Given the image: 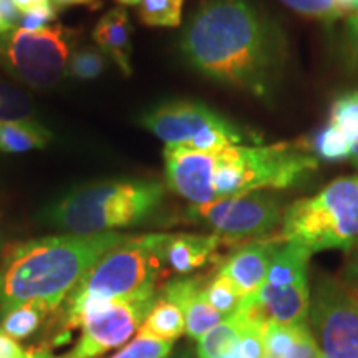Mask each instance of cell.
<instances>
[{"label":"cell","mask_w":358,"mask_h":358,"mask_svg":"<svg viewBox=\"0 0 358 358\" xmlns=\"http://www.w3.org/2000/svg\"><path fill=\"white\" fill-rule=\"evenodd\" d=\"M204 77L254 96H266L282 65L279 32L249 0H203L179 42Z\"/></svg>","instance_id":"6da1fadb"},{"label":"cell","mask_w":358,"mask_h":358,"mask_svg":"<svg viewBox=\"0 0 358 358\" xmlns=\"http://www.w3.org/2000/svg\"><path fill=\"white\" fill-rule=\"evenodd\" d=\"M124 237L120 232H66L10 245L0 257V313L34 301L57 310L98 259Z\"/></svg>","instance_id":"7a4b0ae2"},{"label":"cell","mask_w":358,"mask_h":358,"mask_svg":"<svg viewBox=\"0 0 358 358\" xmlns=\"http://www.w3.org/2000/svg\"><path fill=\"white\" fill-rule=\"evenodd\" d=\"M164 187L146 179L88 182L48 206L43 221L69 234L95 236L136 226L159 208Z\"/></svg>","instance_id":"3957f363"},{"label":"cell","mask_w":358,"mask_h":358,"mask_svg":"<svg viewBox=\"0 0 358 358\" xmlns=\"http://www.w3.org/2000/svg\"><path fill=\"white\" fill-rule=\"evenodd\" d=\"M317 166L315 156L295 143L234 145L214 153V196L217 201L257 191L287 189L303 181Z\"/></svg>","instance_id":"277c9868"},{"label":"cell","mask_w":358,"mask_h":358,"mask_svg":"<svg viewBox=\"0 0 358 358\" xmlns=\"http://www.w3.org/2000/svg\"><path fill=\"white\" fill-rule=\"evenodd\" d=\"M282 239L308 254L358 248V174L338 178L284 211Z\"/></svg>","instance_id":"5b68a950"},{"label":"cell","mask_w":358,"mask_h":358,"mask_svg":"<svg viewBox=\"0 0 358 358\" xmlns=\"http://www.w3.org/2000/svg\"><path fill=\"white\" fill-rule=\"evenodd\" d=\"M169 234L127 236L98 259L70 295L123 299L156 294L164 272V248Z\"/></svg>","instance_id":"8992f818"},{"label":"cell","mask_w":358,"mask_h":358,"mask_svg":"<svg viewBox=\"0 0 358 358\" xmlns=\"http://www.w3.org/2000/svg\"><path fill=\"white\" fill-rule=\"evenodd\" d=\"M158 295L145 294L123 299L70 295L65 327H82L77 345L64 358H96L127 345L140 330Z\"/></svg>","instance_id":"52a82bcc"},{"label":"cell","mask_w":358,"mask_h":358,"mask_svg":"<svg viewBox=\"0 0 358 358\" xmlns=\"http://www.w3.org/2000/svg\"><path fill=\"white\" fill-rule=\"evenodd\" d=\"M78 32L62 24L0 37V65L32 88H50L64 78Z\"/></svg>","instance_id":"ba28073f"},{"label":"cell","mask_w":358,"mask_h":358,"mask_svg":"<svg viewBox=\"0 0 358 358\" xmlns=\"http://www.w3.org/2000/svg\"><path fill=\"white\" fill-rule=\"evenodd\" d=\"M186 216L209 226L227 245H234L271 236L282 224L284 211L275 194L257 191L208 204H191Z\"/></svg>","instance_id":"9c48e42d"},{"label":"cell","mask_w":358,"mask_h":358,"mask_svg":"<svg viewBox=\"0 0 358 358\" xmlns=\"http://www.w3.org/2000/svg\"><path fill=\"white\" fill-rule=\"evenodd\" d=\"M308 322L322 358H358V306L337 277L317 275Z\"/></svg>","instance_id":"30bf717a"},{"label":"cell","mask_w":358,"mask_h":358,"mask_svg":"<svg viewBox=\"0 0 358 358\" xmlns=\"http://www.w3.org/2000/svg\"><path fill=\"white\" fill-rule=\"evenodd\" d=\"M141 124L166 145L191 148L208 131L227 127L231 122L204 103L171 101L148 111Z\"/></svg>","instance_id":"8fae6325"},{"label":"cell","mask_w":358,"mask_h":358,"mask_svg":"<svg viewBox=\"0 0 358 358\" xmlns=\"http://www.w3.org/2000/svg\"><path fill=\"white\" fill-rule=\"evenodd\" d=\"M164 174L169 189L191 204L216 201L213 189L214 153H203L181 145H166Z\"/></svg>","instance_id":"7c38bea8"},{"label":"cell","mask_w":358,"mask_h":358,"mask_svg":"<svg viewBox=\"0 0 358 358\" xmlns=\"http://www.w3.org/2000/svg\"><path fill=\"white\" fill-rule=\"evenodd\" d=\"M282 241V236H266L239 244L224 257L217 272L226 275L243 295L257 292L266 282L268 264Z\"/></svg>","instance_id":"4fadbf2b"},{"label":"cell","mask_w":358,"mask_h":358,"mask_svg":"<svg viewBox=\"0 0 358 358\" xmlns=\"http://www.w3.org/2000/svg\"><path fill=\"white\" fill-rule=\"evenodd\" d=\"M203 282L198 277H181L168 282L159 295L176 303L182 310L186 322V334L198 340L226 319L206 302Z\"/></svg>","instance_id":"5bb4252c"},{"label":"cell","mask_w":358,"mask_h":358,"mask_svg":"<svg viewBox=\"0 0 358 358\" xmlns=\"http://www.w3.org/2000/svg\"><path fill=\"white\" fill-rule=\"evenodd\" d=\"M252 297L261 307L266 319L275 324L297 325L308 320V312H310L308 282L285 285V287H275L264 282L257 292L252 294Z\"/></svg>","instance_id":"9a60e30c"},{"label":"cell","mask_w":358,"mask_h":358,"mask_svg":"<svg viewBox=\"0 0 358 358\" xmlns=\"http://www.w3.org/2000/svg\"><path fill=\"white\" fill-rule=\"evenodd\" d=\"M227 245L217 234H169L164 261L174 274L187 275L216 259L219 249Z\"/></svg>","instance_id":"2e32d148"},{"label":"cell","mask_w":358,"mask_h":358,"mask_svg":"<svg viewBox=\"0 0 358 358\" xmlns=\"http://www.w3.org/2000/svg\"><path fill=\"white\" fill-rule=\"evenodd\" d=\"M131 34L133 27L128 12L122 7L106 12L93 30V40L100 50L111 57L124 77L131 75Z\"/></svg>","instance_id":"e0dca14e"},{"label":"cell","mask_w":358,"mask_h":358,"mask_svg":"<svg viewBox=\"0 0 358 358\" xmlns=\"http://www.w3.org/2000/svg\"><path fill=\"white\" fill-rule=\"evenodd\" d=\"M308 259L310 254L306 249L282 241L268 264L266 284L285 287L308 282Z\"/></svg>","instance_id":"ac0fdd59"},{"label":"cell","mask_w":358,"mask_h":358,"mask_svg":"<svg viewBox=\"0 0 358 358\" xmlns=\"http://www.w3.org/2000/svg\"><path fill=\"white\" fill-rule=\"evenodd\" d=\"M186 334V322L182 310L176 303L158 295L153 307L148 312L145 322L138 330V335L163 340L174 343L181 335Z\"/></svg>","instance_id":"d6986e66"},{"label":"cell","mask_w":358,"mask_h":358,"mask_svg":"<svg viewBox=\"0 0 358 358\" xmlns=\"http://www.w3.org/2000/svg\"><path fill=\"white\" fill-rule=\"evenodd\" d=\"M52 140V133L38 122L0 123V153L20 155L43 150Z\"/></svg>","instance_id":"ffe728a7"},{"label":"cell","mask_w":358,"mask_h":358,"mask_svg":"<svg viewBox=\"0 0 358 358\" xmlns=\"http://www.w3.org/2000/svg\"><path fill=\"white\" fill-rule=\"evenodd\" d=\"M52 310L42 302H24L0 313V332L13 340H25L37 332Z\"/></svg>","instance_id":"44dd1931"},{"label":"cell","mask_w":358,"mask_h":358,"mask_svg":"<svg viewBox=\"0 0 358 358\" xmlns=\"http://www.w3.org/2000/svg\"><path fill=\"white\" fill-rule=\"evenodd\" d=\"M243 330L244 322L237 313H232L198 338V358H222L236 343H239Z\"/></svg>","instance_id":"7402d4cb"},{"label":"cell","mask_w":358,"mask_h":358,"mask_svg":"<svg viewBox=\"0 0 358 358\" xmlns=\"http://www.w3.org/2000/svg\"><path fill=\"white\" fill-rule=\"evenodd\" d=\"M203 295L206 302L213 308H216L226 319L239 308L241 302L244 299V295L239 292V289L226 275L219 274V272H216V275L204 285Z\"/></svg>","instance_id":"603a6c76"},{"label":"cell","mask_w":358,"mask_h":358,"mask_svg":"<svg viewBox=\"0 0 358 358\" xmlns=\"http://www.w3.org/2000/svg\"><path fill=\"white\" fill-rule=\"evenodd\" d=\"M185 0H143L138 17L148 27H178L181 24Z\"/></svg>","instance_id":"cb8c5ba5"},{"label":"cell","mask_w":358,"mask_h":358,"mask_svg":"<svg viewBox=\"0 0 358 358\" xmlns=\"http://www.w3.org/2000/svg\"><path fill=\"white\" fill-rule=\"evenodd\" d=\"M106 66H108V58L100 48L83 47L71 53L66 73L75 80L90 82L100 77Z\"/></svg>","instance_id":"d4e9b609"},{"label":"cell","mask_w":358,"mask_h":358,"mask_svg":"<svg viewBox=\"0 0 358 358\" xmlns=\"http://www.w3.org/2000/svg\"><path fill=\"white\" fill-rule=\"evenodd\" d=\"M34 122V108L29 96L0 80V123Z\"/></svg>","instance_id":"484cf974"},{"label":"cell","mask_w":358,"mask_h":358,"mask_svg":"<svg viewBox=\"0 0 358 358\" xmlns=\"http://www.w3.org/2000/svg\"><path fill=\"white\" fill-rule=\"evenodd\" d=\"M353 140L338 128L337 124L329 123L315 138V151L319 158L327 161H340L350 158Z\"/></svg>","instance_id":"4316f807"},{"label":"cell","mask_w":358,"mask_h":358,"mask_svg":"<svg viewBox=\"0 0 358 358\" xmlns=\"http://www.w3.org/2000/svg\"><path fill=\"white\" fill-rule=\"evenodd\" d=\"M171 350V342H163V340L138 335L136 338L127 343L122 350L110 358H169Z\"/></svg>","instance_id":"83f0119b"},{"label":"cell","mask_w":358,"mask_h":358,"mask_svg":"<svg viewBox=\"0 0 358 358\" xmlns=\"http://www.w3.org/2000/svg\"><path fill=\"white\" fill-rule=\"evenodd\" d=\"M299 325V324H297ZM297 325H282L275 322L267 320L266 334H264V343H266V353L271 358H284L285 353L292 347Z\"/></svg>","instance_id":"f1b7e54d"},{"label":"cell","mask_w":358,"mask_h":358,"mask_svg":"<svg viewBox=\"0 0 358 358\" xmlns=\"http://www.w3.org/2000/svg\"><path fill=\"white\" fill-rule=\"evenodd\" d=\"M330 123L342 128L353 141L358 140V93H348L335 101Z\"/></svg>","instance_id":"f546056e"},{"label":"cell","mask_w":358,"mask_h":358,"mask_svg":"<svg viewBox=\"0 0 358 358\" xmlns=\"http://www.w3.org/2000/svg\"><path fill=\"white\" fill-rule=\"evenodd\" d=\"M285 6L302 15L322 20H335L343 15L337 0H282Z\"/></svg>","instance_id":"4dcf8cb0"},{"label":"cell","mask_w":358,"mask_h":358,"mask_svg":"<svg viewBox=\"0 0 358 358\" xmlns=\"http://www.w3.org/2000/svg\"><path fill=\"white\" fill-rule=\"evenodd\" d=\"M284 358H322L308 322L297 325V334H295L292 347L285 353Z\"/></svg>","instance_id":"1f68e13d"},{"label":"cell","mask_w":358,"mask_h":358,"mask_svg":"<svg viewBox=\"0 0 358 358\" xmlns=\"http://www.w3.org/2000/svg\"><path fill=\"white\" fill-rule=\"evenodd\" d=\"M55 19H57V7L52 0H48V2L32 8V10L20 13L19 29L29 30V32H35V30L48 27V24Z\"/></svg>","instance_id":"d6a6232c"},{"label":"cell","mask_w":358,"mask_h":358,"mask_svg":"<svg viewBox=\"0 0 358 358\" xmlns=\"http://www.w3.org/2000/svg\"><path fill=\"white\" fill-rule=\"evenodd\" d=\"M337 279L342 282L358 306V248L348 250L347 261L340 268Z\"/></svg>","instance_id":"836d02e7"},{"label":"cell","mask_w":358,"mask_h":358,"mask_svg":"<svg viewBox=\"0 0 358 358\" xmlns=\"http://www.w3.org/2000/svg\"><path fill=\"white\" fill-rule=\"evenodd\" d=\"M20 12L13 6L12 0H0V37L12 34L19 29Z\"/></svg>","instance_id":"e575fe53"},{"label":"cell","mask_w":358,"mask_h":358,"mask_svg":"<svg viewBox=\"0 0 358 358\" xmlns=\"http://www.w3.org/2000/svg\"><path fill=\"white\" fill-rule=\"evenodd\" d=\"M0 358H37L34 352L22 348L17 340L0 332Z\"/></svg>","instance_id":"d590c367"},{"label":"cell","mask_w":358,"mask_h":358,"mask_svg":"<svg viewBox=\"0 0 358 358\" xmlns=\"http://www.w3.org/2000/svg\"><path fill=\"white\" fill-rule=\"evenodd\" d=\"M53 2L62 7H70V6H85L90 8L100 7V0H53Z\"/></svg>","instance_id":"8d00e7d4"},{"label":"cell","mask_w":358,"mask_h":358,"mask_svg":"<svg viewBox=\"0 0 358 358\" xmlns=\"http://www.w3.org/2000/svg\"><path fill=\"white\" fill-rule=\"evenodd\" d=\"M348 34H350V38L353 45H355V48L358 50V8L355 12L350 13V17H348Z\"/></svg>","instance_id":"74e56055"},{"label":"cell","mask_w":358,"mask_h":358,"mask_svg":"<svg viewBox=\"0 0 358 358\" xmlns=\"http://www.w3.org/2000/svg\"><path fill=\"white\" fill-rule=\"evenodd\" d=\"M45 2H48V0H12V3L17 7V10L20 13L32 10V8L42 6Z\"/></svg>","instance_id":"f35d334b"},{"label":"cell","mask_w":358,"mask_h":358,"mask_svg":"<svg viewBox=\"0 0 358 358\" xmlns=\"http://www.w3.org/2000/svg\"><path fill=\"white\" fill-rule=\"evenodd\" d=\"M337 3L338 7L342 8L343 15H345V13L355 12L358 8V0H337Z\"/></svg>","instance_id":"ab89813d"},{"label":"cell","mask_w":358,"mask_h":358,"mask_svg":"<svg viewBox=\"0 0 358 358\" xmlns=\"http://www.w3.org/2000/svg\"><path fill=\"white\" fill-rule=\"evenodd\" d=\"M222 358H244V355H243V352H241V348H239V343H236L234 347L231 348L229 352L226 353V355H224Z\"/></svg>","instance_id":"60d3db41"},{"label":"cell","mask_w":358,"mask_h":358,"mask_svg":"<svg viewBox=\"0 0 358 358\" xmlns=\"http://www.w3.org/2000/svg\"><path fill=\"white\" fill-rule=\"evenodd\" d=\"M352 161L353 164H355V166L358 168V140H355L353 141V145H352V151H350V158H348Z\"/></svg>","instance_id":"b9f144b4"},{"label":"cell","mask_w":358,"mask_h":358,"mask_svg":"<svg viewBox=\"0 0 358 358\" xmlns=\"http://www.w3.org/2000/svg\"><path fill=\"white\" fill-rule=\"evenodd\" d=\"M118 3H122L124 7H134V6H140L143 0H116Z\"/></svg>","instance_id":"7bdbcfd3"},{"label":"cell","mask_w":358,"mask_h":358,"mask_svg":"<svg viewBox=\"0 0 358 358\" xmlns=\"http://www.w3.org/2000/svg\"><path fill=\"white\" fill-rule=\"evenodd\" d=\"M2 248H3V234H2V229H0V257H2Z\"/></svg>","instance_id":"ee69618b"},{"label":"cell","mask_w":358,"mask_h":358,"mask_svg":"<svg viewBox=\"0 0 358 358\" xmlns=\"http://www.w3.org/2000/svg\"><path fill=\"white\" fill-rule=\"evenodd\" d=\"M264 358H271V357H264Z\"/></svg>","instance_id":"f6af8a7d"}]
</instances>
